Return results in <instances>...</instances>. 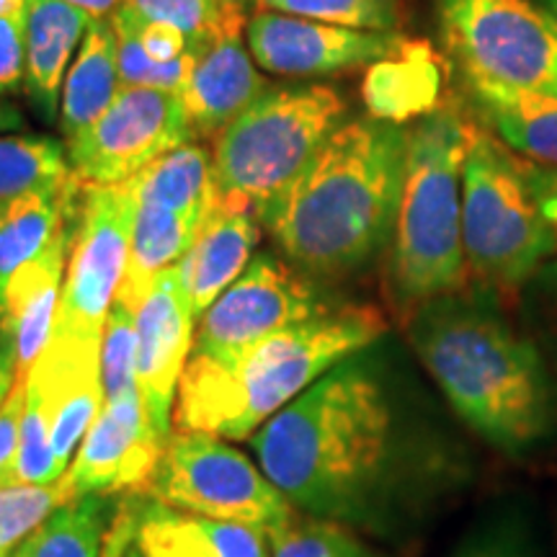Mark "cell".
I'll list each match as a JSON object with an SVG mask.
<instances>
[{
  "label": "cell",
  "instance_id": "obj_10",
  "mask_svg": "<svg viewBox=\"0 0 557 557\" xmlns=\"http://www.w3.org/2000/svg\"><path fill=\"white\" fill-rule=\"evenodd\" d=\"M137 197L129 181L86 186L52 336L101 344L103 325L127 269Z\"/></svg>",
  "mask_w": 557,
  "mask_h": 557
},
{
  "label": "cell",
  "instance_id": "obj_31",
  "mask_svg": "<svg viewBox=\"0 0 557 557\" xmlns=\"http://www.w3.org/2000/svg\"><path fill=\"white\" fill-rule=\"evenodd\" d=\"M256 9L361 32H395L400 26L398 0H256Z\"/></svg>",
  "mask_w": 557,
  "mask_h": 557
},
{
  "label": "cell",
  "instance_id": "obj_47",
  "mask_svg": "<svg viewBox=\"0 0 557 557\" xmlns=\"http://www.w3.org/2000/svg\"><path fill=\"white\" fill-rule=\"evenodd\" d=\"M124 557H145V555H143V553H139V549H137V547H132V549H129V553H127V555H124Z\"/></svg>",
  "mask_w": 557,
  "mask_h": 557
},
{
  "label": "cell",
  "instance_id": "obj_35",
  "mask_svg": "<svg viewBox=\"0 0 557 557\" xmlns=\"http://www.w3.org/2000/svg\"><path fill=\"white\" fill-rule=\"evenodd\" d=\"M127 5L143 18L176 26L189 41V52L194 54L205 52L222 34H243L225 29L218 0H127Z\"/></svg>",
  "mask_w": 557,
  "mask_h": 557
},
{
  "label": "cell",
  "instance_id": "obj_9",
  "mask_svg": "<svg viewBox=\"0 0 557 557\" xmlns=\"http://www.w3.org/2000/svg\"><path fill=\"white\" fill-rule=\"evenodd\" d=\"M143 496L197 517L230 521L271 537L297 508L256 462L220 436L173 429Z\"/></svg>",
  "mask_w": 557,
  "mask_h": 557
},
{
  "label": "cell",
  "instance_id": "obj_23",
  "mask_svg": "<svg viewBox=\"0 0 557 557\" xmlns=\"http://www.w3.org/2000/svg\"><path fill=\"white\" fill-rule=\"evenodd\" d=\"M122 90L120 50L111 18L90 21L78 58L70 65L60 96V132L73 145Z\"/></svg>",
  "mask_w": 557,
  "mask_h": 557
},
{
  "label": "cell",
  "instance_id": "obj_46",
  "mask_svg": "<svg viewBox=\"0 0 557 557\" xmlns=\"http://www.w3.org/2000/svg\"><path fill=\"white\" fill-rule=\"evenodd\" d=\"M540 3H542V5H547V9L553 11L555 16H557V0H540Z\"/></svg>",
  "mask_w": 557,
  "mask_h": 557
},
{
  "label": "cell",
  "instance_id": "obj_44",
  "mask_svg": "<svg viewBox=\"0 0 557 557\" xmlns=\"http://www.w3.org/2000/svg\"><path fill=\"white\" fill-rule=\"evenodd\" d=\"M65 3L78 5L90 18H111L127 0H65Z\"/></svg>",
  "mask_w": 557,
  "mask_h": 557
},
{
  "label": "cell",
  "instance_id": "obj_7",
  "mask_svg": "<svg viewBox=\"0 0 557 557\" xmlns=\"http://www.w3.org/2000/svg\"><path fill=\"white\" fill-rule=\"evenodd\" d=\"M344 96L323 83L263 90L214 143V197L256 209L261 220L344 124Z\"/></svg>",
  "mask_w": 557,
  "mask_h": 557
},
{
  "label": "cell",
  "instance_id": "obj_16",
  "mask_svg": "<svg viewBox=\"0 0 557 557\" xmlns=\"http://www.w3.org/2000/svg\"><path fill=\"white\" fill-rule=\"evenodd\" d=\"M259 235L261 220L256 209L225 201L212 191L197 235L178 263L194 318L205 315L209 305L246 271L259 246Z\"/></svg>",
  "mask_w": 557,
  "mask_h": 557
},
{
  "label": "cell",
  "instance_id": "obj_28",
  "mask_svg": "<svg viewBox=\"0 0 557 557\" xmlns=\"http://www.w3.org/2000/svg\"><path fill=\"white\" fill-rule=\"evenodd\" d=\"M449 557H542L537 521L519 500L485 513Z\"/></svg>",
  "mask_w": 557,
  "mask_h": 557
},
{
  "label": "cell",
  "instance_id": "obj_33",
  "mask_svg": "<svg viewBox=\"0 0 557 557\" xmlns=\"http://www.w3.org/2000/svg\"><path fill=\"white\" fill-rule=\"evenodd\" d=\"M271 557H377L351 529L333 521L295 517L269 537Z\"/></svg>",
  "mask_w": 557,
  "mask_h": 557
},
{
  "label": "cell",
  "instance_id": "obj_5",
  "mask_svg": "<svg viewBox=\"0 0 557 557\" xmlns=\"http://www.w3.org/2000/svg\"><path fill=\"white\" fill-rule=\"evenodd\" d=\"M470 122L442 107L408 127L406 176L389 240L387 292L406 323L429 299L468 284L462 246V165Z\"/></svg>",
  "mask_w": 557,
  "mask_h": 557
},
{
  "label": "cell",
  "instance_id": "obj_15",
  "mask_svg": "<svg viewBox=\"0 0 557 557\" xmlns=\"http://www.w3.org/2000/svg\"><path fill=\"white\" fill-rule=\"evenodd\" d=\"M194 312L178 267L163 271L135 312L137 387L152 426L163 438L173 434V408L181 374L194 348Z\"/></svg>",
  "mask_w": 557,
  "mask_h": 557
},
{
  "label": "cell",
  "instance_id": "obj_25",
  "mask_svg": "<svg viewBox=\"0 0 557 557\" xmlns=\"http://www.w3.org/2000/svg\"><path fill=\"white\" fill-rule=\"evenodd\" d=\"M470 94L508 148L557 169V96L500 86H472Z\"/></svg>",
  "mask_w": 557,
  "mask_h": 557
},
{
  "label": "cell",
  "instance_id": "obj_3",
  "mask_svg": "<svg viewBox=\"0 0 557 557\" xmlns=\"http://www.w3.org/2000/svg\"><path fill=\"white\" fill-rule=\"evenodd\" d=\"M406 150L400 124H341L261 218L284 259L315 282L367 269L393 240Z\"/></svg>",
  "mask_w": 557,
  "mask_h": 557
},
{
  "label": "cell",
  "instance_id": "obj_37",
  "mask_svg": "<svg viewBox=\"0 0 557 557\" xmlns=\"http://www.w3.org/2000/svg\"><path fill=\"white\" fill-rule=\"evenodd\" d=\"M26 83V18L24 13L0 16V96L9 99Z\"/></svg>",
  "mask_w": 557,
  "mask_h": 557
},
{
  "label": "cell",
  "instance_id": "obj_40",
  "mask_svg": "<svg viewBox=\"0 0 557 557\" xmlns=\"http://www.w3.org/2000/svg\"><path fill=\"white\" fill-rule=\"evenodd\" d=\"M534 189H537L540 207L545 220L557 230V169H537L532 171Z\"/></svg>",
  "mask_w": 557,
  "mask_h": 557
},
{
  "label": "cell",
  "instance_id": "obj_38",
  "mask_svg": "<svg viewBox=\"0 0 557 557\" xmlns=\"http://www.w3.org/2000/svg\"><path fill=\"white\" fill-rule=\"evenodd\" d=\"M26 406V377H16V385L0 406V485H9L13 462L21 442V421Z\"/></svg>",
  "mask_w": 557,
  "mask_h": 557
},
{
  "label": "cell",
  "instance_id": "obj_13",
  "mask_svg": "<svg viewBox=\"0 0 557 557\" xmlns=\"http://www.w3.org/2000/svg\"><path fill=\"white\" fill-rule=\"evenodd\" d=\"M165 442L152 426L139 387L103 403L58 483L67 500L83 496H143Z\"/></svg>",
  "mask_w": 557,
  "mask_h": 557
},
{
  "label": "cell",
  "instance_id": "obj_39",
  "mask_svg": "<svg viewBox=\"0 0 557 557\" xmlns=\"http://www.w3.org/2000/svg\"><path fill=\"white\" fill-rule=\"evenodd\" d=\"M135 29L152 62H173L189 52V41H186V37L176 29V26L160 24V21H148L135 11Z\"/></svg>",
  "mask_w": 557,
  "mask_h": 557
},
{
  "label": "cell",
  "instance_id": "obj_45",
  "mask_svg": "<svg viewBox=\"0 0 557 557\" xmlns=\"http://www.w3.org/2000/svg\"><path fill=\"white\" fill-rule=\"evenodd\" d=\"M26 11V0H0V16L5 13H24Z\"/></svg>",
  "mask_w": 557,
  "mask_h": 557
},
{
  "label": "cell",
  "instance_id": "obj_17",
  "mask_svg": "<svg viewBox=\"0 0 557 557\" xmlns=\"http://www.w3.org/2000/svg\"><path fill=\"white\" fill-rule=\"evenodd\" d=\"M73 233L75 222L62 230L45 253L24 263L9 278L0 297V341L11 346L18 377L29 374L52 338Z\"/></svg>",
  "mask_w": 557,
  "mask_h": 557
},
{
  "label": "cell",
  "instance_id": "obj_20",
  "mask_svg": "<svg viewBox=\"0 0 557 557\" xmlns=\"http://www.w3.org/2000/svg\"><path fill=\"white\" fill-rule=\"evenodd\" d=\"M26 83L24 90L45 122L60 109L62 83L75 47L83 45L90 18L65 0H26Z\"/></svg>",
  "mask_w": 557,
  "mask_h": 557
},
{
  "label": "cell",
  "instance_id": "obj_27",
  "mask_svg": "<svg viewBox=\"0 0 557 557\" xmlns=\"http://www.w3.org/2000/svg\"><path fill=\"white\" fill-rule=\"evenodd\" d=\"M109 527V496L67 500L47 517L11 557H101Z\"/></svg>",
  "mask_w": 557,
  "mask_h": 557
},
{
  "label": "cell",
  "instance_id": "obj_12",
  "mask_svg": "<svg viewBox=\"0 0 557 557\" xmlns=\"http://www.w3.org/2000/svg\"><path fill=\"white\" fill-rule=\"evenodd\" d=\"M191 139L184 94L124 86L99 120L67 145L70 169L83 186L122 184Z\"/></svg>",
  "mask_w": 557,
  "mask_h": 557
},
{
  "label": "cell",
  "instance_id": "obj_36",
  "mask_svg": "<svg viewBox=\"0 0 557 557\" xmlns=\"http://www.w3.org/2000/svg\"><path fill=\"white\" fill-rule=\"evenodd\" d=\"M101 382L107 400L137 387L135 312L114 302L101 338Z\"/></svg>",
  "mask_w": 557,
  "mask_h": 557
},
{
  "label": "cell",
  "instance_id": "obj_6",
  "mask_svg": "<svg viewBox=\"0 0 557 557\" xmlns=\"http://www.w3.org/2000/svg\"><path fill=\"white\" fill-rule=\"evenodd\" d=\"M532 160L470 122L462 165V246L468 276L493 295L519 289L555 253L557 230L542 214Z\"/></svg>",
  "mask_w": 557,
  "mask_h": 557
},
{
  "label": "cell",
  "instance_id": "obj_8",
  "mask_svg": "<svg viewBox=\"0 0 557 557\" xmlns=\"http://www.w3.org/2000/svg\"><path fill=\"white\" fill-rule=\"evenodd\" d=\"M436 13L470 88L557 96V16L540 0H436Z\"/></svg>",
  "mask_w": 557,
  "mask_h": 557
},
{
  "label": "cell",
  "instance_id": "obj_18",
  "mask_svg": "<svg viewBox=\"0 0 557 557\" xmlns=\"http://www.w3.org/2000/svg\"><path fill=\"white\" fill-rule=\"evenodd\" d=\"M269 88L240 34H222L205 52L194 54L184 88L194 137H220Z\"/></svg>",
  "mask_w": 557,
  "mask_h": 557
},
{
  "label": "cell",
  "instance_id": "obj_26",
  "mask_svg": "<svg viewBox=\"0 0 557 557\" xmlns=\"http://www.w3.org/2000/svg\"><path fill=\"white\" fill-rule=\"evenodd\" d=\"M129 184L137 201L184 214L199 227L212 199V156L201 145L186 143L145 165Z\"/></svg>",
  "mask_w": 557,
  "mask_h": 557
},
{
  "label": "cell",
  "instance_id": "obj_11",
  "mask_svg": "<svg viewBox=\"0 0 557 557\" xmlns=\"http://www.w3.org/2000/svg\"><path fill=\"white\" fill-rule=\"evenodd\" d=\"M318 282L274 253H259L209 305L194 331L191 354L227 359L256 341L331 310Z\"/></svg>",
  "mask_w": 557,
  "mask_h": 557
},
{
  "label": "cell",
  "instance_id": "obj_22",
  "mask_svg": "<svg viewBox=\"0 0 557 557\" xmlns=\"http://www.w3.org/2000/svg\"><path fill=\"white\" fill-rule=\"evenodd\" d=\"M135 547L145 557H271L269 537L253 529L176 511L156 500L145 506Z\"/></svg>",
  "mask_w": 557,
  "mask_h": 557
},
{
  "label": "cell",
  "instance_id": "obj_2",
  "mask_svg": "<svg viewBox=\"0 0 557 557\" xmlns=\"http://www.w3.org/2000/svg\"><path fill=\"white\" fill-rule=\"evenodd\" d=\"M413 354L459 421L491 449L534 457L557 436V385L545 357L487 289L451 292L406 318Z\"/></svg>",
  "mask_w": 557,
  "mask_h": 557
},
{
  "label": "cell",
  "instance_id": "obj_29",
  "mask_svg": "<svg viewBox=\"0 0 557 557\" xmlns=\"http://www.w3.org/2000/svg\"><path fill=\"white\" fill-rule=\"evenodd\" d=\"M73 173L65 148L45 135H0V205Z\"/></svg>",
  "mask_w": 557,
  "mask_h": 557
},
{
  "label": "cell",
  "instance_id": "obj_43",
  "mask_svg": "<svg viewBox=\"0 0 557 557\" xmlns=\"http://www.w3.org/2000/svg\"><path fill=\"white\" fill-rule=\"evenodd\" d=\"M24 127V111H21L16 103H11L9 99L0 96V135H18Z\"/></svg>",
  "mask_w": 557,
  "mask_h": 557
},
{
  "label": "cell",
  "instance_id": "obj_24",
  "mask_svg": "<svg viewBox=\"0 0 557 557\" xmlns=\"http://www.w3.org/2000/svg\"><path fill=\"white\" fill-rule=\"evenodd\" d=\"M194 235H197V222L165 207L137 201L127 269H124L114 302L137 312L145 297L150 295L156 278L163 271L178 267L191 246Z\"/></svg>",
  "mask_w": 557,
  "mask_h": 557
},
{
  "label": "cell",
  "instance_id": "obj_1",
  "mask_svg": "<svg viewBox=\"0 0 557 557\" xmlns=\"http://www.w3.org/2000/svg\"><path fill=\"white\" fill-rule=\"evenodd\" d=\"M292 506L406 542L475 483V457L421 389L364 351L341 361L250 436Z\"/></svg>",
  "mask_w": 557,
  "mask_h": 557
},
{
  "label": "cell",
  "instance_id": "obj_32",
  "mask_svg": "<svg viewBox=\"0 0 557 557\" xmlns=\"http://www.w3.org/2000/svg\"><path fill=\"white\" fill-rule=\"evenodd\" d=\"M60 478L62 470L52 449L50 410H47L39 395L26 389L21 442L9 485H54Z\"/></svg>",
  "mask_w": 557,
  "mask_h": 557
},
{
  "label": "cell",
  "instance_id": "obj_42",
  "mask_svg": "<svg viewBox=\"0 0 557 557\" xmlns=\"http://www.w3.org/2000/svg\"><path fill=\"white\" fill-rule=\"evenodd\" d=\"M16 357H13L11 346L0 341V406H3V400L9 398L13 385H16Z\"/></svg>",
  "mask_w": 557,
  "mask_h": 557
},
{
  "label": "cell",
  "instance_id": "obj_14",
  "mask_svg": "<svg viewBox=\"0 0 557 557\" xmlns=\"http://www.w3.org/2000/svg\"><path fill=\"white\" fill-rule=\"evenodd\" d=\"M398 32H361L320 21L259 11L248 21V50L267 73L282 78H323L369 67L400 45Z\"/></svg>",
  "mask_w": 557,
  "mask_h": 557
},
{
  "label": "cell",
  "instance_id": "obj_21",
  "mask_svg": "<svg viewBox=\"0 0 557 557\" xmlns=\"http://www.w3.org/2000/svg\"><path fill=\"white\" fill-rule=\"evenodd\" d=\"M75 173L45 181L0 205V297L16 271L52 246L62 230L75 222Z\"/></svg>",
  "mask_w": 557,
  "mask_h": 557
},
{
  "label": "cell",
  "instance_id": "obj_30",
  "mask_svg": "<svg viewBox=\"0 0 557 557\" xmlns=\"http://www.w3.org/2000/svg\"><path fill=\"white\" fill-rule=\"evenodd\" d=\"M116 32V50H120V78L122 88H158L169 94H184L194 67V52L173 62H152L145 52L135 29V11L127 3L111 16Z\"/></svg>",
  "mask_w": 557,
  "mask_h": 557
},
{
  "label": "cell",
  "instance_id": "obj_4",
  "mask_svg": "<svg viewBox=\"0 0 557 557\" xmlns=\"http://www.w3.org/2000/svg\"><path fill=\"white\" fill-rule=\"evenodd\" d=\"M387 320L369 305H333L227 359L191 354L181 374L173 429L250 438L341 361L372 348Z\"/></svg>",
  "mask_w": 557,
  "mask_h": 557
},
{
  "label": "cell",
  "instance_id": "obj_34",
  "mask_svg": "<svg viewBox=\"0 0 557 557\" xmlns=\"http://www.w3.org/2000/svg\"><path fill=\"white\" fill-rule=\"evenodd\" d=\"M62 504H67V498L60 483L0 485V557H11L13 549Z\"/></svg>",
  "mask_w": 557,
  "mask_h": 557
},
{
  "label": "cell",
  "instance_id": "obj_19",
  "mask_svg": "<svg viewBox=\"0 0 557 557\" xmlns=\"http://www.w3.org/2000/svg\"><path fill=\"white\" fill-rule=\"evenodd\" d=\"M444 65L429 41L400 39L387 58L367 67L364 107L369 116L389 124L418 122L442 107Z\"/></svg>",
  "mask_w": 557,
  "mask_h": 557
},
{
  "label": "cell",
  "instance_id": "obj_41",
  "mask_svg": "<svg viewBox=\"0 0 557 557\" xmlns=\"http://www.w3.org/2000/svg\"><path fill=\"white\" fill-rule=\"evenodd\" d=\"M250 5H256V0H218L220 16L225 21L230 32H243V24H246V13Z\"/></svg>",
  "mask_w": 557,
  "mask_h": 557
}]
</instances>
